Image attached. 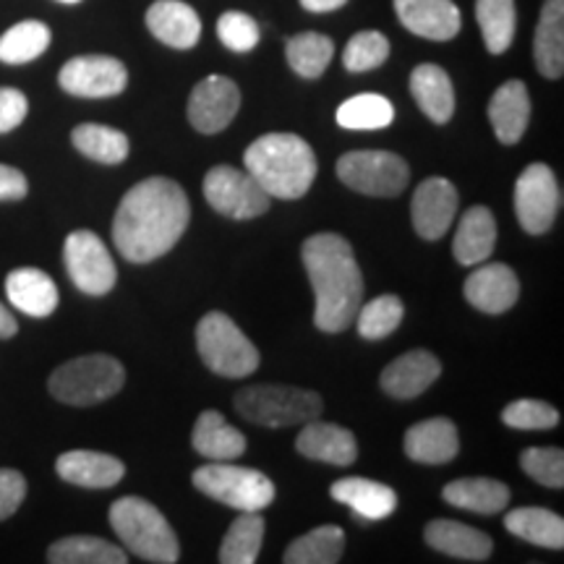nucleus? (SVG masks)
<instances>
[{
    "mask_svg": "<svg viewBox=\"0 0 564 564\" xmlns=\"http://www.w3.org/2000/svg\"><path fill=\"white\" fill-rule=\"evenodd\" d=\"M411 95L429 121L442 126L455 116V89L442 66H434V63L415 66L411 74Z\"/></svg>",
    "mask_w": 564,
    "mask_h": 564,
    "instance_id": "nucleus-26",
    "label": "nucleus"
},
{
    "mask_svg": "<svg viewBox=\"0 0 564 564\" xmlns=\"http://www.w3.org/2000/svg\"><path fill=\"white\" fill-rule=\"evenodd\" d=\"M147 26L152 37L175 51H192L202 37V19L183 0H158L147 11Z\"/></svg>",
    "mask_w": 564,
    "mask_h": 564,
    "instance_id": "nucleus-20",
    "label": "nucleus"
},
{
    "mask_svg": "<svg viewBox=\"0 0 564 564\" xmlns=\"http://www.w3.org/2000/svg\"><path fill=\"white\" fill-rule=\"evenodd\" d=\"M47 562L53 564H126L129 554L110 541L97 535H68L47 549Z\"/></svg>",
    "mask_w": 564,
    "mask_h": 564,
    "instance_id": "nucleus-34",
    "label": "nucleus"
},
{
    "mask_svg": "<svg viewBox=\"0 0 564 564\" xmlns=\"http://www.w3.org/2000/svg\"><path fill=\"white\" fill-rule=\"evenodd\" d=\"M502 423L520 432H544L560 423V411L544 400H514L502 411Z\"/></svg>",
    "mask_w": 564,
    "mask_h": 564,
    "instance_id": "nucleus-43",
    "label": "nucleus"
},
{
    "mask_svg": "<svg viewBox=\"0 0 564 564\" xmlns=\"http://www.w3.org/2000/svg\"><path fill=\"white\" fill-rule=\"evenodd\" d=\"M58 84L63 91L87 100L121 95L129 84V70L118 58L110 55H79L61 68Z\"/></svg>",
    "mask_w": 564,
    "mask_h": 564,
    "instance_id": "nucleus-13",
    "label": "nucleus"
},
{
    "mask_svg": "<svg viewBox=\"0 0 564 564\" xmlns=\"http://www.w3.org/2000/svg\"><path fill=\"white\" fill-rule=\"evenodd\" d=\"M243 167L272 199H301L316 178V154L295 133H264L243 154Z\"/></svg>",
    "mask_w": 564,
    "mask_h": 564,
    "instance_id": "nucleus-3",
    "label": "nucleus"
},
{
    "mask_svg": "<svg viewBox=\"0 0 564 564\" xmlns=\"http://www.w3.org/2000/svg\"><path fill=\"white\" fill-rule=\"evenodd\" d=\"M520 468L541 486H564V453L560 447H528L520 455Z\"/></svg>",
    "mask_w": 564,
    "mask_h": 564,
    "instance_id": "nucleus-44",
    "label": "nucleus"
},
{
    "mask_svg": "<svg viewBox=\"0 0 564 564\" xmlns=\"http://www.w3.org/2000/svg\"><path fill=\"white\" fill-rule=\"evenodd\" d=\"M476 19L481 26L486 51L491 55L507 53L514 40V26H518L514 0H476Z\"/></svg>",
    "mask_w": 564,
    "mask_h": 564,
    "instance_id": "nucleus-37",
    "label": "nucleus"
},
{
    "mask_svg": "<svg viewBox=\"0 0 564 564\" xmlns=\"http://www.w3.org/2000/svg\"><path fill=\"white\" fill-rule=\"evenodd\" d=\"M494 246H497V220H494L491 209L476 204L465 212L455 230V259L465 267H476L491 257Z\"/></svg>",
    "mask_w": 564,
    "mask_h": 564,
    "instance_id": "nucleus-29",
    "label": "nucleus"
},
{
    "mask_svg": "<svg viewBox=\"0 0 564 564\" xmlns=\"http://www.w3.org/2000/svg\"><path fill=\"white\" fill-rule=\"evenodd\" d=\"M345 554V533L340 525H319L295 539L282 554L285 564H337Z\"/></svg>",
    "mask_w": 564,
    "mask_h": 564,
    "instance_id": "nucleus-33",
    "label": "nucleus"
},
{
    "mask_svg": "<svg viewBox=\"0 0 564 564\" xmlns=\"http://www.w3.org/2000/svg\"><path fill=\"white\" fill-rule=\"evenodd\" d=\"M288 63L303 79H319L335 55V42L319 32H301L285 42Z\"/></svg>",
    "mask_w": 564,
    "mask_h": 564,
    "instance_id": "nucleus-39",
    "label": "nucleus"
},
{
    "mask_svg": "<svg viewBox=\"0 0 564 564\" xmlns=\"http://www.w3.org/2000/svg\"><path fill=\"white\" fill-rule=\"evenodd\" d=\"M562 209V188L556 175L544 162H533L514 183V215L520 228L531 236H544L552 230Z\"/></svg>",
    "mask_w": 564,
    "mask_h": 564,
    "instance_id": "nucleus-10",
    "label": "nucleus"
},
{
    "mask_svg": "<svg viewBox=\"0 0 564 564\" xmlns=\"http://www.w3.org/2000/svg\"><path fill=\"white\" fill-rule=\"evenodd\" d=\"M457 202H460L457 188L442 175L426 178L415 188L411 217L413 228L423 241H440L444 232L449 230L457 215Z\"/></svg>",
    "mask_w": 564,
    "mask_h": 564,
    "instance_id": "nucleus-15",
    "label": "nucleus"
},
{
    "mask_svg": "<svg viewBox=\"0 0 564 564\" xmlns=\"http://www.w3.org/2000/svg\"><path fill=\"white\" fill-rule=\"evenodd\" d=\"M387 58H390V40L382 32L366 30L352 34L348 45H345L343 66L350 74H364V70L379 68Z\"/></svg>",
    "mask_w": 564,
    "mask_h": 564,
    "instance_id": "nucleus-42",
    "label": "nucleus"
},
{
    "mask_svg": "<svg viewBox=\"0 0 564 564\" xmlns=\"http://www.w3.org/2000/svg\"><path fill=\"white\" fill-rule=\"evenodd\" d=\"M70 141L84 158L102 162V165H118L129 158V137L123 131L110 129L102 123H82L70 133Z\"/></svg>",
    "mask_w": 564,
    "mask_h": 564,
    "instance_id": "nucleus-36",
    "label": "nucleus"
},
{
    "mask_svg": "<svg viewBox=\"0 0 564 564\" xmlns=\"http://www.w3.org/2000/svg\"><path fill=\"white\" fill-rule=\"evenodd\" d=\"M194 449L215 463L238 460L246 453V436L241 429L230 426L220 411H204L194 423Z\"/></svg>",
    "mask_w": 564,
    "mask_h": 564,
    "instance_id": "nucleus-28",
    "label": "nucleus"
},
{
    "mask_svg": "<svg viewBox=\"0 0 564 564\" xmlns=\"http://www.w3.org/2000/svg\"><path fill=\"white\" fill-rule=\"evenodd\" d=\"M17 333H19L17 319H13V314L3 306V303H0V340H9V337H13Z\"/></svg>",
    "mask_w": 564,
    "mask_h": 564,
    "instance_id": "nucleus-50",
    "label": "nucleus"
},
{
    "mask_svg": "<svg viewBox=\"0 0 564 564\" xmlns=\"http://www.w3.org/2000/svg\"><path fill=\"white\" fill-rule=\"evenodd\" d=\"M392 121H394L392 102L382 95H373V91L350 97V100H345L340 108H337V123L350 131L387 129Z\"/></svg>",
    "mask_w": 564,
    "mask_h": 564,
    "instance_id": "nucleus-40",
    "label": "nucleus"
},
{
    "mask_svg": "<svg viewBox=\"0 0 564 564\" xmlns=\"http://www.w3.org/2000/svg\"><path fill=\"white\" fill-rule=\"evenodd\" d=\"M241 110V89L228 76H207L188 97V121L199 133H220Z\"/></svg>",
    "mask_w": 564,
    "mask_h": 564,
    "instance_id": "nucleus-14",
    "label": "nucleus"
},
{
    "mask_svg": "<svg viewBox=\"0 0 564 564\" xmlns=\"http://www.w3.org/2000/svg\"><path fill=\"white\" fill-rule=\"evenodd\" d=\"M123 382L126 369L118 358L91 352V356L70 358L61 364L47 379V390L58 403L87 408L121 392Z\"/></svg>",
    "mask_w": 564,
    "mask_h": 564,
    "instance_id": "nucleus-5",
    "label": "nucleus"
},
{
    "mask_svg": "<svg viewBox=\"0 0 564 564\" xmlns=\"http://www.w3.org/2000/svg\"><path fill=\"white\" fill-rule=\"evenodd\" d=\"M426 544L436 552L465 562H486L494 552V541L478 528H470L457 520H432L423 531Z\"/></svg>",
    "mask_w": 564,
    "mask_h": 564,
    "instance_id": "nucleus-24",
    "label": "nucleus"
},
{
    "mask_svg": "<svg viewBox=\"0 0 564 564\" xmlns=\"http://www.w3.org/2000/svg\"><path fill=\"white\" fill-rule=\"evenodd\" d=\"M58 3H68L70 6V3H79V0H58Z\"/></svg>",
    "mask_w": 564,
    "mask_h": 564,
    "instance_id": "nucleus-51",
    "label": "nucleus"
},
{
    "mask_svg": "<svg viewBox=\"0 0 564 564\" xmlns=\"http://www.w3.org/2000/svg\"><path fill=\"white\" fill-rule=\"evenodd\" d=\"M337 178L358 194L390 199L405 192L411 167L394 152L358 150L337 160Z\"/></svg>",
    "mask_w": 564,
    "mask_h": 564,
    "instance_id": "nucleus-9",
    "label": "nucleus"
},
{
    "mask_svg": "<svg viewBox=\"0 0 564 564\" xmlns=\"http://www.w3.org/2000/svg\"><path fill=\"white\" fill-rule=\"evenodd\" d=\"M55 470L63 481L82 486V489H110L121 484L126 465L118 457L95 453V449H70L55 460Z\"/></svg>",
    "mask_w": 564,
    "mask_h": 564,
    "instance_id": "nucleus-22",
    "label": "nucleus"
},
{
    "mask_svg": "<svg viewBox=\"0 0 564 564\" xmlns=\"http://www.w3.org/2000/svg\"><path fill=\"white\" fill-rule=\"evenodd\" d=\"M465 301L484 314H505L518 303L520 282L507 264H481L465 280Z\"/></svg>",
    "mask_w": 564,
    "mask_h": 564,
    "instance_id": "nucleus-16",
    "label": "nucleus"
},
{
    "mask_svg": "<svg viewBox=\"0 0 564 564\" xmlns=\"http://www.w3.org/2000/svg\"><path fill=\"white\" fill-rule=\"evenodd\" d=\"M204 196L212 209L232 217V220H253V217L264 215L272 202V196L253 181L246 167L238 171L232 165L212 167L204 178Z\"/></svg>",
    "mask_w": 564,
    "mask_h": 564,
    "instance_id": "nucleus-11",
    "label": "nucleus"
},
{
    "mask_svg": "<svg viewBox=\"0 0 564 564\" xmlns=\"http://www.w3.org/2000/svg\"><path fill=\"white\" fill-rule=\"evenodd\" d=\"M533 58L541 76L562 79L564 74V0H546L535 26Z\"/></svg>",
    "mask_w": 564,
    "mask_h": 564,
    "instance_id": "nucleus-30",
    "label": "nucleus"
},
{
    "mask_svg": "<svg viewBox=\"0 0 564 564\" xmlns=\"http://www.w3.org/2000/svg\"><path fill=\"white\" fill-rule=\"evenodd\" d=\"M192 220L188 196L173 178L152 175L129 188L112 220V241L126 262L150 264L175 249Z\"/></svg>",
    "mask_w": 564,
    "mask_h": 564,
    "instance_id": "nucleus-1",
    "label": "nucleus"
},
{
    "mask_svg": "<svg viewBox=\"0 0 564 564\" xmlns=\"http://www.w3.org/2000/svg\"><path fill=\"white\" fill-rule=\"evenodd\" d=\"M264 544V518L259 512H241L232 520L220 544L223 564H253Z\"/></svg>",
    "mask_w": 564,
    "mask_h": 564,
    "instance_id": "nucleus-35",
    "label": "nucleus"
},
{
    "mask_svg": "<svg viewBox=\"0 0 564 564\" xmlns=\"http://www.w3.org/2000/svg\"><path fill=\"white\" fill-rule=\"evenodd\" d=\"M405 455L421 465H444L460 453V436L449 419H426L413 423L405 434Z\"/></svg>",
    "mask_w": 564,
    "mask_h": 564,
    "instance_id": "nucleus-21",
    "label": "nucleus"
},
{
    "mask_svg": "<svg viewBox=\"0 0 564 564\" xmlns=\"http://www.w3.org/2000/svg\"><path fill=\"white\" fill-rule=\"evenodd\" d=\"M6 295H9L13 308H19L26 316H34V319L51 316L61 301L51 274L37 270V267H19V270L9 272Z\"/></svg>",
    "mask_w": 564,
    "mask_h": 564,
    "instance_id": "nucleus-23",
    "label": "nucleus"
},
{
    "mask_svg": "<svg viewBox=\"0 0 564 564\" xmlns=\"http://www.w3.org/2000/svg\"><path fill=\"white\" fill-rule=\"evenodd\" d=\"M394 11L408 32L434 42L457 37L463 26L460 9L453 0H394Z\"/></svg>",
    "mask_w": 564,
    "mask_h": 564,
    "instance_id": "nucleus-17",
    "label": "nucleus"
},
{
    "mask_svg": "<svg viewBox=\"0 0 564 564\" xmlns=\"http://www.w3.org/2000/svg\"><path fill=\"white\" fill-rule=\"evenodd\" d=\"M405 316V306L398 295H377L369 303H361L356 314V327L358 335L364 340H384L387 335H392L400 327Z\"/></svg>",
    "mask_w": 564,
    "mask_h": 564,
    "instance_id": "nucleus-41",
    "label": "nucleus"
},
{
    "mask_svg": "<svg viewBox=\"0 0 564 564\" xmlns=\"http://www.w3.org/2000/svg\"><path fill=\"white\" fill-rule=\"evenodd\" d=\"M217 37L228 51L232 53H249L259 45V32L257 19H251L249 13L243 11H225L220 19H217Z\"/></svg>",
    "mask_w": 564,
    "mask_h": 564,
    "instance_id": "nucleus-45",
    "label": "nucleus"
},
{
    "mask_svg": "<svg viewBox=\"0 0 564 564\" xmlns=\"http://www.w3.org/2000/svg\"><path fill=\"white\" fill-rule=\"evenodd\" d=\"M442 373V361L429 350H411L394 358L379 377L382 390L394 400H413L432 387Z\"/></svg>",
    "mask_w": 564,
    "mask_h": 564,
    "instance_id": "nucleus-18",
    "label": "nucleus"
},
{
    "mask_svg": "<svg viewBox=\"0 0 564 564\" xmlns=\"http://www.w3.org/2000/svg\"><path fill=\"white\" fill-rule=\"evenodd\" d=\"M489 121L502 144H518L531 121V97L520 79L505 82L489 102Z\"/></svg>",
    "mask_w": 564,
    "mask_h": 564,
    "instance_id": "nucleus-25",
    "label": "nucleus"
},
{
    "mask_svg": "<svg viewBox=\"0 0 564 564\" xmlns=\"http://www.w3.org/2000/svg\"><path fill=\"white\" fill-rule=\"evenodd\" d=\"M295 449L308 460L343 465V468L356 463L358 457V442L350 429L319 419L303 423L301 434L295 436Z\"/></svg>",
    "mask_w": 564,
    "mask_h": 564,
    "instance_id": "nucleus-19",
    "label": "nucleus"
},
{
    "mask_svg": "<svg viewBox=\"0 0 564 564\" xmlns=\"http://www.w3.org/2000/svg\"><path fill=\"white\" fill-rule=\"evenodd\" d=\"M236 411L246 421L267 429L303 426L306 421L319 419L324 400L319 392L291 384H253L236 394Z\"/></svg>",
    "mask_w": 564,
    "mask_h": 564,
    "instance_id": "nucleus-6",
    "label": "nucleus"
},
{
    "mask_svg": "<svg viewBox=\"0 0 564 564\" xmlns=\"http://www.w3.org/2000/svg\"><path fill=\"white\" fill-rule=\"evenodd\" d=\"M345 3H348V0H301L303 9L312 11V13H329V11H337V9H343Z\"/></svg>",
    "mask_w": 564,
    "mask_h": 564,
    "instance_id": "nucleus-49",
    "label": "nucleus"
},
{
    "mask_svg": "<svg viewBox=\"0 0 564 564\" xmlns=\"http://www.w3.org/2000/svg\"><path fill=\"white\" fill-rule=\"evenodd\" d=\"M329 494H333L335 502L348 505L352 512L366 520H384L398 510V494L387 484L371 481V478H340L333 484Z\"/></svg>",
    "mask_w": 564,
    "mask_h": 564,
    "instance_id": "nucleus-27",
    "label": "nucleus"
},
{
    "mask_svg": "<svg viewBox=\"0 0 564 564\" xmlns=\"http://www.w3.org/2000/svg\"><path fill=\"white\" fill-rule=\"evenodd\" d=\"M301 259L316 295L314 324L322 333H345L364 303V274L350 243L337 232H316L303 241Z\"/></svg>",
    "mask_w": 564,
    "mask_h": 564,
    "instance_id": "nucleus-2",
    "label": "nucleus"
},
{
    "mask_svg": "<svg viewBox=\"0 0 564 564\" xmlns=\"http://www.w3.org/2000/svg\"><path fill=\"white\" fill-rule=\"evenodd\" d=\"M444 502L476 514H497L510 505V489L497 478H457L442 491Z\"/></svg>",
    "mask_w": 564,
    "mask_h": 564,
    "instance_id": "nucleus-31",
    "label": "nucleus"
},
{
    "mask_svg": "<svg viewBox=\"0 0 564 564\" xmlns=\"http://www.w3.org/2000/svg\"><path fill=\"white\" fill-rule=\"evenodd\" d=\"M192 481L209 499H217V502L228 505L238 512H262L264 507L274 502V484L270 478L257 468L232 465V460H209L194 470Z\"/></svg>",
    "mask_w": 564,
    "mask_h": 564,
    "instance_id": "nucleus-8",
    "label": "nucleus"
},
{
    "mask_svg": "<svg viewBox=\"0 0 564 564\" xmlns=\"http://www.w3.org/2000/svg\"><path fill=\"white\" fill-rule=\"evenodd\" d=\"M51 40L53 34L42 21H19L0 37V61L9 63V66L37 61L51 47Z\"/></svg>",
    "mask_w": 564,
    "mask_h": 564,
    "instance_id": "nucleus-38",
    "label": "nucleus"
},
{
    "mask_svg": "<svg viewBox=\"0 0 564 564\" xmlns=\"http://www.w3.org/2000/svg\"><path fill=\"white\" fill-rule=\"evenodd\" d=\"M112 531L123 546L139 560L154 564H175L181 560V544L173 525L158 507L141 497H121L110 505Z\"/></svg>",
    "mask_w": 564,
    "mask_h": 564,
    "instance_id": "nucleus-4",
    "label": "nucleus"
},
{
    "mask_svg": "<svg viewBox=\"0 0 564 564\" xmlns=\"http://www.w3.org/2000/svg\"><path fill=\"white\" fill-rule=\"evenodd\" d=\"M505 528L528 544L544 549L564 546V520L544 507H518V510L507 512Z\"/></svg>",
    "mask_w": 564,
    "mask_h": 564,
    "instance_id": "nucleus-32",
    "label": "nucleus"
},
{
    "mask_svg": "<svg viewBox=\"0 0 564 564\" xmlns=\"http://www.w3.org/2000/svg\"><path fill=\"white\" fill-rule=\"evenodd\" d=\"M26 499V478L17 468H0V523L17 514Z\"/></svg>",
    "mask_w": 564,
    "mask_h": 564,
    "instance_id": "nucleus-46",
    "label": "nucleus"
},
{
    "mask_svg": "<svg viewBox=\"0 0 564 564\" xmlns=\"http://www.w3.org/2000/svg\"><path fill=\"white\" fill-rule=\"evenodd\" d=\"M30 112V100L24 91L13 87H0V133H9L24 123Z\"/></svg>",
    "mask_w": 564,
    "mask_h": 564,
    "instance_id": "nucleus-47",
    "label": "nucleus"
},
{
    "mask_svg": "<svg viewBox=\"0 0 564 564\" xmlns=\"http://www.w3.org/2000/svg\"><path fill=\"white\" fill-rule=\"evenodd\" d=\"M30 194V181L19 167L0 165V202H19Z\"/></svg>",
    "mask_w": 564,
    "mask_h": 564,
    "instance_id": "nucleus-48",
    "label": "nucleus"
},
{
    "mask_svg": "<svg viewBox=\"0 0 564 564\" xmlns=\"http://www.w3.org/2000/svg\"><path fill=\"white\" fill-rule=\"evenodd\" d=\"M63 262L70 282L87 295H108L116 288L118 270L108 246L91 230H74L63 246Z\"/></svg>",
    "mask_w": 564,
    "mask_h": 564,
    "instance_id": "nucleus-12",
    "label": "nucleus"
},
{
    "mask_svg": "<svg viewBox=\"0 0 564 564\" xmlns=\"http://www.w3.org/2000/svg\"><path fill=\"white\" fill-rule=\"evenodd\" d=\"M196 350L209 371L225 379L251 377L259 369V350L223 312H209L196 324Z\"/></svg>",
    "mask_w": 564,
    "mask_h": 564,
    "instance_id": "nucleus-7",
    "label": "nucleus"
}]
</instances>
